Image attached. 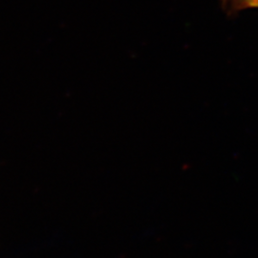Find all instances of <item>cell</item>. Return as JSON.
<instances>
[{
	"mask_svg": "<svg viewBox=\"0 0 258 258\" xmlns=\"http://www.w3.org/2000/svg\"><path fill=\"white\" fill-rule=\"evenodd\" d=\"M222 3L228 12H238L258 7V0H222Z\"/></svg>",
	"mask_w": 258,
	"mask_h": 258,
	"instance_id": "obj_1",
	"label": "cell"
}]
</instances>
